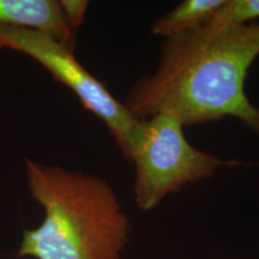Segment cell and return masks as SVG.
Returning <instances> with one entry per match:
<instances>
[{"label":"cell","mask_w":259,"mask_h":259,"mask_svg":"<svg viewBox=\"0 0 259 259\" xmlns=\"http://www.w3.org/2000/svg\"><path fill=\"white\" fill-rule=\"evenodd\" d=\"M259 57V23L220 29L204 24L164 38L156 69L139 77L124 105L138 120L173 113L194 126L234 118L259 136V107L246 94Z\"/></svg>","instance_id":"1"},{"label":"cell","mask_w":259,"mask_h":259,"mask_svg":"<svg viewBox=\"0 0 259 259\" xmlns=\"http://www.w3.org/2000/svg\"><path fill=\"white\" fill-rule=\"evenodd\" d=\"M25 180L44 220L23 233L17 254L34 259H122L131 220L111 184L85 171L24 160Z\"/></svg>","instance_id":"2"},{"label":"cell","mask_w":259,"mask_h":259,"mask_svg":"<svg viewBox=\"0 0 259 259\" xmlns=\"http://www.w3.org/2000/svg\"><path fill=\"white\" fill-rule=\"evenodd\" d=\"M185 126L173 113L141 120L130 163L135 167L134 199L142 211L156 209L186 186L211 179L228 164L190 143Z\"/></svg>","instance_id":"3"},{"label":"cell","mask_w":259,"mask_h":259,"mask_svg":"<svg viewBox=\"0 0 259 259\" xmlns=\"http://www.w3.org/2000/svg\"><path fill=\"white\" fill-rule=\"evenodd\" d=\"M0 50H12L40 64L70 89L84 108L101 120L126 161L131 160L141 120L74 57V51L50 36L21 28H0Z\"/></svg>","instance_id":"4"},{"label":"cell","mask_w":259,"mask_h":259,"mask_svg":"<svg viewBox=\"0 0 259 259\" xmlns=\"http://www.w3.org/2000/svg\"><path fill=\"white\" fill-rule=\"evenodd\" d=\"M21 28L46 35L74 51L76 32L57 0H0V28Z\"/></svg>","instance_id":"5"},{"label":"cell","mask_w":259,"mask_h":259,"mask_svg":"<svg viewBox=\"0 0 259 259\" xmlns=\"http://www.w3.org/2000/svg\"><path fill=\"white\" fill-rule=\"evenodd\" d=\"M225 0H184L151 23L155 36L169 38L203 27Z\"/></svg>","instance_id":"6"},{"label":"cell","mask_w":259,"mask_h":259,"mask_svg":"<svg viewBox=\"0 0 259 259\" xmlns=\"http://www.w3.org/2000/svg\"><path fill=\"white\" fill-rule=\"evenodd\" d=\"M259 18V0H225L206 24L225 29L254 23Z\"/></svg>","instance_id":"7"},{"label":"cell","mask_w":259,"mask_h":259,"mask_svg":"<svg viewBox=\"0 0 259 259\" xmlns=\"http://www.w3.org/2000/svg\"><path fill=\"white\" fill-rule=\"evenodd\" d=\"M60 6L70 28L76 32L85 19L89 2H85V0H60Z\"/></svg>","instance_id":"8"}]
</instances>
